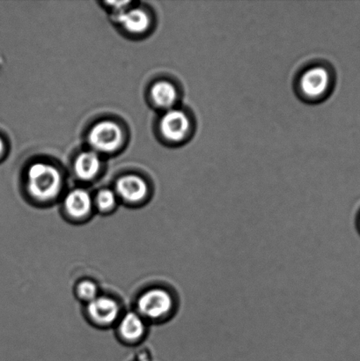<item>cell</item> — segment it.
Masks as SVG:
<instances>
[{"label":"cell","mask_w":360,"mask_h":361,"mask_svg":"<svg viewBox=\"0 0 360 361\" xmlns=\"http://www.w3.org/2000/svg\"><path fill=\"white\" fill-rule=\"evenodd\" d=\"M4 150H5V144H4L3 140L0 137V157L3 154Z\"/></svg>","instance_id":"9a60e30c"},{"label":"cell","mask_w":360,"mask_h":361,"mask_svg":"<svg viewBox=\"0 0 360 361\" xmlns=\"http://www.w3.org/2000/svg\"><path fill=\"white\" fill-rule=\"evenodd\" d=\"M62 176L54 166L37 162L27 173V187L30 196L39 201L55 200L61 191Z\"/></svg>","instance_id":"3957f363"},{"label":"cell","mask_w":360,"mask_h":361,"mask_svg":"<svg viewBox=\"0 0 360 361\" xmlns=\"http://www.w3.org/2000/svg\"><path fill=\"white\" fill-rule=\"evenodd\" d=\"M116 16V20L122 27L132 34L144 33L151 24L150 17L144 10L139 8H127Z\"/></svg>","instance_id":"30bf717a"},{"label":"cell","mask_w":360,"mask_h":361,"mask_svg":"<svg viewBox=\"0 0 360 361\" xmlns=\"http://www.w3.org/2000/svg\"><path fill=\"white\" fill-rule=\"evenodd\" d=\"M87 314L95 324L108 326L119 318V304L109 297L98 296L87 303Z\"/></svg>","instance_id":"ba28073f"},{"label":"cell","mask_w":360,"mask_h":361,"mask_svg":"<svg viewBox=\"0 0 360 361\" xmlns=\"http://www.w3.org/2000/svg\"><path fill=\"white\" fill-rule=\"evenodd\" d=\"M95 205L101 212L108 214V212L114 211L118 205V196L111 190H101L95 197Z\"/></svg>","instance_id":"4fadbf2b"},{"label":"cell","mask_w":360,"mask_h":361,"mask_svg":"<svg viewBox=\"0 0 360 361\" xmlns=\"http://www.w3.org/2000/svg\"><path fill=\"white\" fill-rule=\"evenodd\" d=\"M101 160L93 151L83 152L77 157L74 164V172L80 180H91L100 172Z\"/></svg>","instance_id":"8fae6325"},{"label":"cell","mask_w":360,"mask_h":361,"mask_svg":"<svg viewBox=\"0 0 360 361\" xmlns=\"http://www.w3.org/2000/svg\"><path fill=\"white\" fill-rule=\"evenodd\" d=\"M118 331L120 336L127 341H139L146 331L144 318L137 313L126 314L119 322Z\"/></svg>","instance_id":"7c38bea8"},{"label":"cell","mask_w":360,"mask_h":361,"mask_svg":"<svg viewBox=\"0 0 360 361\" xmlns=\"http://www.w3.org/2000/svg\"><path fill=\"white\" fill-rule=\"evenodd\" d=\"M196 130L195 115L190 109L181 106L165 111L159 121L162 140L171 146L179 147L190 142Z\"/></svg>","instance_id":"7a4b0ae2"},{"label":"cell","mask_w":360,"mask_h":361,"mask_svg":"<svg viewBox=\"0 0 360 361\" xmlns=\"http://www.w3.org/2000/svg\"><path fill=\"white\" fill-rule=\"evenodd\" d=\"M98 286L94 281H82L77 285L76 295L77 298L86 303L97 299L99 296Z\"/></svg>","instance_id":"5bb4252c"},{"label":"cell","mask_w":360,"mask_h":361,"mask_svg":"<svg viewBox=\"0 0 360 361\" xmlns=\"http://www.w3.org/2000/svg\"><path fill=\"white\" fill-rule=\"evenodd\" d=\"M175 296L168 289L151 288L137 300V310L143 318L161 320L171 316L175 310Z\"/></svg>","instance_id":"277c9868"},{"label":"cell","mask_w":360,"mask_h":361,"mask_svg":"<svg viewBox=\"0 0 360 361\" xmlns=\"http://www.w3.org/2000/svg\"><path fill=\"white\" fill-rule=\"evenodd\" d=\"M182 94L179 85L169 80L157 81L150 90V97L154 104L164 112L178 107Z\"/></svg>","instance_id":"8992f818"},{"label":"cell","mask_w":360,"mask_h":361,"mask_svg":"<svg viewBox=\"0 0 360 361\" xmlns=\"http://www.w3.org/2000/svg\"><path fill=\"white\" fill-rule=\"evenodd\" d=\"M93 201L90 194L84 189H75L66 195L63 208L70 218L81 219L90 214Z\"/></svg>","instance_id":"9c48e42d"},{"label":"cell","mask_w":360,"mask_h":361,"mask_svg":"<svg viewBox=\"0 0 360 361\" xmlns=\"http://www.w3.org/2000/svg\"><path fill=\"white\" fill-rule=\"evenodd\" d=\"M123 139L122 129L118 123L112 121L97 123L88 134V142L95 153H113L121 147Z\"/></svg>","instance_id":"5b68a950"},{"label":"cell","mask_w":360,"mask_h":361,"mask_svg":"<svg viewBox=\"0 0 360 361\" xmlns=\"http://www.w3.org/2000/svg\"><path fill=\"white\" fill-rule=\"evenodd\" d=\"M336 84L333 66L324 60H316L303 66L296 74L294 90L306 104H319L329 99Z\"/></svg>","instance_id":"6da1fadb"},{"label":"cell","mask_w":360,"mask_h":361,"mask_svg":"<svg viewBox=\"0 0 360 361\" xmlns=\"http://www.w3.org/2000/svg\"><path fill=\"white\" fill-rule=\"evenodd\" d=\"M116 194L126 203L139 204L147 196V184L146 180L139 176H123L116 182Z\"/></svg>","instance_id":"52a82bcc"}]
</instances>
